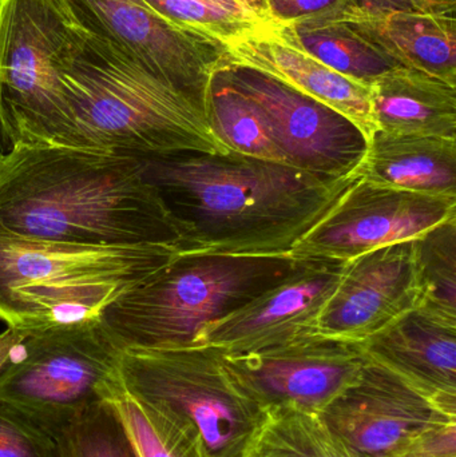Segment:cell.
<instances>
[{
    "instance_id": "19",
    "label": "cell",
    "mask_w": 456,
    "mask_h": 457,
    "mask_svg": "<svg viewBox=\"0 0 456 457\" xmlns=\"http://www.w3.org/2000/svg\"><path fill=\"white\" fill-rule=\"evenodd\" d=\"M358 173L377 187L456 200V139L377 130Z\"/></svg>"
},
{
    "instance_id": "8",
    "label": "cell",
    "mask_w": 456,
    "mask_h": 457,
    "mask_svg": "<svg viewBox=\"0 0 456 457\" xmlns=\"http://www.w3.org/2000/svg\"><path fill=\"white\" fill-rule=\"evenodd\" d=\"M122 353L99 319L29 330L0 373V402L53 426L125 391Z\"/></svg>"
},
{
    "instance_id": "9",
    "label": "cell",
    "mask_w": 456,
    "mask_h": 457,
    "mask_svg": "<svg viewBox=\"0 0 456 457\" xmlns=\"http://www.w3.org/2000/svg\"><path fill=\"white\" fill-rule=\"evenodd\" d=\"M80 29L98 35L145 69L203 102L227 64L220 40L171 23L144 0H64Z\"/></svg>"
},
{
    "instance_id": "29",
    "label": "cell",
    "mask_w": 456,
    "mask_h": 457,
    "mask_svg": "<svg viewBox=\"0 0 456 457\" xmlns=\"http://www.w3.org/2000/svg\"><path fill=\"white\" fill-rule=\"evenodd\" d=\"M393 457H456V420L425 429Z\"/></svg>"
},
{
    "instance_id": "21",
    "label": "cell",
    "mask_w": 456,
    "mask_h": 457,
    "mask_svg": "<svg viewBox=\"0 0 456 457\" xmlns=\"http://www.w3.org/2000/svg\"><path fill=\"white\" fill-rule=\"evenodd\" d=\"M281 24L289 37L313 58L343 77L369 87L383 75L401 67L361 39L332 11Z\"/></svg>"
},
{
    "instance_id": "6",
    "label": "cell",
    "mask_w": 456,
    "mask_h": 457,
    "mask_svg": "<svg viewBox=\"0 0 456 457\" xmlns=\"http://www.w3.org/2000/svg\"><path fill=\"white\" fill-rule=\"evenodd\" d=\"M77 34L64 0H0V153L77 149L64 85Z\"/></svg>"
},
{
    "instance_id": "15",
    "label": "cell",
    "mask_w": 456,
    "mask_h": 457,
    "mask_svg": "<svg viewBox=\"0 0 456 457\" xmlns=\"http://www.w3.org/2000/svg\"><path fill=\"white\" fill-rule=\"evenodd\" d=\"M418 301L414 239L379 247L345 261L316 333L361 343L417 308Z\"/></svg>"
},
{
    "instance_id": "32",
    "label": "cell",
    "mask_w": 456,
    "mask_h": 457,
    "mask_svg": "<svg viewBox=\"0 0 456 457\" xmlns=\"http://www.w3.org/2000/svg\"><path fill=\"white\" fill-rule=\"evenodd\" d=\"M411 3L419 12L455 18L456 0H411Z\"/></svg>"
},
{
    "instance_id": "4",
    "label": "cell",
    "mask_w": 456,
    "mask_h": 457,
    "mask_svg": "<svg viewBox=\"0 0 456 457\" xmlns=\"http://www.w3.org/2000/svg\"><path fill=\"white\" fill-rule=\"evenodd\" d=\"M297 261L291 254L178 253L115 298L99 320L122 352L198 346L203 330L283 281Z\"/></svg>"
},
{
    "instance_id": "33",
    "label": "cell",
    "mask_w": 456,
    "mask_h": 457,
    "mask_svg": "<svg viewBox=\"0 0 456 457\" xmlns=\"http://www.w3.org/2000/svg\"><path fill=\"white\" fill-rule=\"evenodd\" d=\"M352 2L366 7L377 8V10L417 11L411 0H352Z\"/></svg>"
},
{
    "instance_id": "23",
    "label": "cell",
    "mask_w": 456,
    "mask_h": 457,
    "mask_svg": "<svg viewBox=\"0 0 456 457\" xmlns=\"http://www.w3.org/2000/svg\"><path fill=\"white\" fill-rule=\"evenodd\" d=\"M43 428L53 440V457H139L114 402L98 403Z\"/></svg>"
},
{
    "instance_id": "27",
    "label": "cell",
    "mask_w": 456,
    "mask_h": 457,
    "mask_svg": "<svg viewBox=\"0 0 456 457\" xmlns=\"http://www.w3.org/2000/svg\"><path fill=\"white\" fill-rule=\"evenodd\" d=\"M161 16L187 29L224 42L260 21L243 10L217 0H144Z\"/></svg>"
},
{
    "instance_id": "30",
    "label": "cell",
    "mask_w": 456,
    "mask_h": 457,
    "mask_svg": "<svg viewBox=\"0 0 456 457\" xmlns=\"http://www.w3.org/2000/svg\"><path fill=\"white\" fill-rule=\"evenodd\" d=\"M340 0H269L270 19L292 23L334 10Z\"/></svg>"
},
{
    "instance_id": "22",
    "label": "cell",
    "mask_w": 456,
    "mask_h": 457,
    "mask_svg": "<svg viewBox=\"0 0 456 457\" xmlns=\"http://www.w3.org/2000/svg\"><path fill=\"white\" fill-rule=\"evenodd\" d=\"M206 118L214 137L229 152L286 163V157L261 110L233 88L219 71L214 74L209 88Z\"/></svg>"
},
{
    "instance_id": "7",
    "label": "cell",
    "mask_w": 456,
    "mask_h": 457,
    "mask_svg": "<svg viewBox=\"0 0 456 457\" xmlns=\"http://www.w3.org/2000/svg\"><path fill=\"white\" fill-rule=\"evenodd\" d=\"M120 378L134 399L195 432L209 457H244L267 420L213 346L123 352Z\"/></svg>"
},
{
    "instance_id": "24",
    "label": "cell",
    "mask_w": 456,
    "mask_h": 457,
    "mask_svg": "<svg viewBox=\"0 0 456 457\" xmlns=\"http://www.w3.org/2000/svg\"><path fill=\"white\" fill-rule=\"evenodd\" d=\"M244 457H352L319 415L296 410L268 412Z\"/></svg>"
},
{
    "instance_id": "17",
    "label": "cell",
    "mask_w": 456,
    "mask_h": 457,
    "mask_svg": "<svg viewBox=\"0 0 456 457\" xmlns=\"http://www.w3.org/2000/svg\"><path fill=\"white\" fill-rule=\"evenodd\" d=\"M361 344L371 361L456 416V321L417 306Z\"/></svg>"
},
{
    "instance_id": "20",
    "label": "cell",
    "mask_w": 456,
    "mask_h": 457,
    "mask_svg": "<svg viewBox=\"0 0 456 457\" xmlns=\"http://www.w3.org/2000/svg\"><path fill=\"white\" fill-rule=\"evenodd\" d=\"M377 130L456 139V86L398 67L369 86Z\"/></svg>"
},
{
    "instance_id": "34",
    "label": "cell",
    "mask_w": 456,
    "mask_h": 457,
    "mask_svg": "<svg viewBox=\"0 0 456 457\" xmlns=\"http://www.w3.org/2000/svg\"><path fill=\"white\" fill-rule=\"evenodd\" d=\"M217 2L224 3V4L230 5V7L243 8V10H246V8L244 7V5H241L240 3L237 2V0H217ZM249 12H251V11H249Z\"/></svg>"
},
{
    "instance_id": "12",
    "label": "cell",
    "mask_w": 456,
    "mask_h": 457,
    "mask_svg": "<svg viewBox=\"0 0 456 457\" xmlns=\"http://www.w3.org/2000/svg\"><path fill=\"white\" fill-rule=\"evenodd\" d=\"M455 217V198L377 187L358 176L296 242L291 255L350 261L379 247L417 239Z\"/></svg>"
},
{
    "instance_id": "28",
    "label": "cell",
    "mask_w": 456,
    "mask_h": 457,
    "mask_svg": "<svg viewBox=\"0 0 456 457\" xmlns=\"http://www.w3.org/2000/svg\"><path fill=\"white\" fill-rule=\"evenodd\" d=\"M0 457H53L50 434L4 402H0Z\"/></svg>"
},
{
    "instance_id": "18",
    "label": "cell",
    "mask_w": 456,
    "mask_h": 457,
    "mask_svg": "<svg viewBox=\"0 0 456 457\" xmlns=\"http://www.w3.org/2000/svg\"><path fill=\"white\" fill-rule=\"evenodd\" d=\"M356 35L401 67L456 86V18L377 10L340 0L331 10Z\"/></svg>"
},
{
    "instance_id": "11",
    "label": "cell",
    "mask_w": 456,
    "mask_h": 457,
    "mask_svg": "<svg viewBox=\"0 0 456 457\" xmlns=\"http://www.w3.org/2000/svg\"><path fill=\"white\" fill-rule=\"evenodd\" d=\"M367 361L361 343L319 333L259 353H222L230 380L267 413L296 410L319 415L356 380Z\"/></svg>"
},
{
    "instance_id": "14",
    "label": "cell",
    "mask_w": 456,
    "mask_h": 457,
    "mask_svg": "<svg viewBox=\"0 0 456 457\" xmlns=\"http://www.w3.org/2000/svg\"><path fill=\"white\" fill-rule=\"evenodd\" d=\"M345 261L299 258L294 270L251 303L203 330L197 345L227 356H245L316 333L324 303L339 282Z\"/></svg>"
},
{
    "instance_id": "31",
    "label": "cell",
    "mask_w": 456,
    "mask_h": 457,
    "mask_svg": "<svg viewBox=\"0 0 456 457\" xmlns=\"http://www.w3.org/2000/svg\"><path fill=\"white\" fill-rule=\"evenodd\" d=\"M29 332V330L7 327L4 332L0 333V373L10 364Z\"/></svg>"
},
{
    "instance_id": "10",
    "label": "cell",
    "mask_w": 456,
    "mask_h": 457,
    "mask_svg": "<svg viewBox=\"0 0 456 457\" xmlns=\"http://www.w3.org/2000/svg\"><path fill=\"white\" fill-rule=\"evenodd\" d=\"M219 72L261 110L286 165L335 181L358 176L369 139L344 115L256 70Z\"/></svg>"
},
{
    "instance_id": "25",
    "label": "cell",
    "mask_w": 456,
    "mask_h": 457,
    "mask_svg": "<svg viewBox=\"0 0 456 457\" xmlns=\"http://www.w3.org/2000/svg\"><path fill=\"white\" fill-rule=\"evenodd\" d=\"M419 308L456 321V217L414 239Z\"/></svg>"
},
{
    "instance_id": "13",
    "label": "cell",
    "mask_w": 456,
    "mask_h": 457,
    "mask_svg": "<svg viewBox=\"0 0 456 457\" xmlns=\"http://www.w3.org/2000/svg\"><path fill=\"white\" fill-rule=\"evenodd\" d=\"M319 418L352 457H393L425 429L456 420L369 359Z\"/></svg>"
},
{
    "instance_id": "5",
    "label": "cell",
    "mask_w": 456,
    "mask_h": 457,
    "mask_svg": "<svg viewBox=\"0 0 456 457\" xmlns=\"http://www.w3.org/2000/svg\"><path fill=\"white\" fill-rule=\"evenodd\" d=\"M178 253L170 245L86 246L0 233V320L37 330L99 319Z\"/></svg>"
},
{
    "instance_id": "2",
    "label": "cell",
    "mask_w": 456,
    "mask_h": 457,
    "mask_svg": "<svg viewBox=\"0 0 456 457\" xmlns=\"http://www.w3.org/2000/svg\"><path fill=\"white\" fill-rule=\"evenodd\" d=\"M0 233L86 246L170 245L181 231L141 161L69 147L0 153Z\"/></svg>"
},
{
    "instance_id": "26",
    "label": "cell",
    "mask_w": 456,
    "mask_h": 457,
    "mask_svg": "<svg viewBox=\"0 0 456 457\" xmlns=\"http://www.w3.org/2000/svg\"><path fill=\"white\" fill-rule=\"evenodd\" d=\"M139 457H209L197 435L125 391L112 400Z\"/></svg>"
},
{
    "instance_id": "16",
    "label": "cell",
    "mask_w": 456,
    "mask_h": 457,
    "mask_svg": "<svg viewBox=\"0 0 456 457\" xmlns=\"http://www.w3.org/2000/svg\"><path fill=\"white\" fill-rule=\"evenodd\" d=\"M225 66L256 70L327 104L355 123L366 138L377 130L369 86L343 77L303 50L275 19L259 21L221 42Z\"/></svg>"
},
{
    "instance_id": "1",
    "label": "cell",
    "mask_w": 456,
    "mask_h": 457,
    "mask_svg": "<svg viewBox=\"0 0 456 457\" xmlns=\"http://www.w3.org/2000/svg\"><path fill=\"white\" fill-rule=\"evenodd\" d=\"M181 231V253L291 254L356 179H320L238 153L138 158Z\"/></svg>"
},
{
    "instance_id": "3",
    "label": "cell",
    "mask_w": 456,
    "mask_h": 457,
    "mask_svg": "<svg viewBox=\"0 0 456 457\" xmlns=\"http://www.w3.org/2000/svg\"><path fill=\"white\" fill-rule=\"evenodd\" d=\"M64 85L78 150L136 158L229 153L214 137L203 102L79 26Z\"/></svg>"
}]
</instances>
